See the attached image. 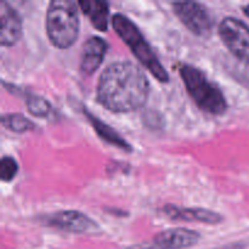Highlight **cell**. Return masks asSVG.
Here are the masks:
<instances>
[{"mask_svg":"<svg viewBox=\"0 0 249 249\" xmlns=\"http://www.w3.org/2000/svg\"><path fill=\"white\" fill-rule=\"evenodd\" d=\"M107 53V43L100 36H91L84 43L80 56V71L84 75L94 74L105 60Z\"/></svg>","mask_w":249,"mask_h":249,"instance_id":"obj_10","label":"cell"},{"mask_svg":"<svg viewBox=\"0 0 249 249\" xmlns=\"http://www.w3.org/2000/svg\"><path fill=\"white\" fill-rule=\"evenodd\" d=\"M243 12H245V14L249 17V5H247V6L243 7Z\"/></svg>","mask_w":249,"mask_h":249,"instance_id":"obj_17","label":"cell"},{"mask_svg":"<svg viewBox=\"0 0 249 249\" xmlns=\"http://www.w3.org/2000/svg\"><path fill=\"white\" fill-rule=\"evenodd\" d=\"M1 125L14 133H26L36 128V124L19 113L2 114Z\"/></svg>","mask_w":249,"mask_h":249,"instance_id":"obj_14","label":"cell"},{"mask_svg":"<svg viewBox=\"0 0 249 249\" xmlns=\"http://www.w3.org/2000/svg\"><path fill=\"white\" fill-rule=\"evenodd\" d=\"M179 74L189 95L202 111L214 116L225 113L228 102L223 91L199 68L184 63L179 67Z\"/></svg>","mask_w":249,"mask_h":249,"instance_id":"obj_4","label":"cell"},{"mask_svg":"<svg viewBox=\"0 0 249 249\" xmlns=\"http://www.w3.org/2000/svg\"><path fill=\"white\" fill-rule=\"evenodd\" d=\"M218 34L238 61L249 65V26L236 17H226L219 24Z\"/></svg>","mask_w":249,"mask_h":249,"instance_id":"obj_5","label":"cell"},{"mask_svg":"<svg viewBox=\"0 0 249 249\" xmlns=\"http://www.w3.org/2000/svg\"><path fill=\"white\" fill-rule=\"evenodd\" d=\"M150 95L147 75L130 61H116L99 78L97 101L114 113L135 112L145 106Z\"/></svg>","mask_w":249,"mask_h":249,"instance_id":"obj_1","label":"cell"},{"mask_svg":"<svg viewBox=\"0 0 249 249\" xmlns=\"http://www.w3.org/2000/svg\"><path fill=\"white\" fill-rule=\"evenodd\" d=\"M48 225L72 233H87L97 230V224L82 212L63 211L48 218Z\"/></svg>","mask_w":249,"mask_h":249,"instance_id":"obj_8","label":"cell"},{"mask_svg":"<svg viewBox=\"0 0 249 249\" xmlns=\"http://www.w3.org/2000/svg\"><path fill=\"white\" fill-rule=\"evenodd\" d=\"M201 235L186 228H174L158 233L146 242L136 243L125 249H187L197 245Z\"/></svg>","mask_w":249,"mask_h":249,"instance_id":"obj_6","label":"cell"},{"mask_svg":"<svg viewBox=\"0 0 249 249\" xmlns=\"http://www.w3.org/2000/svg\"><path fill=\"white\" fill-rule=\"evenodd\" d=\"M18 173V163L11 156H4L0 160V178L2 181L9 182L15 179Z\"/></svg>","mask_w":249,"mask_h":249,"instance_id":"obj_16","label":"cell"},{"mask_svg":"<svg viewBox=\"0 0 249 249\" xmlns=\"http://www.w3.org/2000/svg\"><path fill=\"white\" fill-rule=\"evenodd\" d=\"M112 27L118 34L119 38L129 46L139 62L160 83H167L169 80V74L163 67L162 62L158 60L157 55L152 50L150 44L143 36L142 32L131 21L129 17L123 14H116L112 17Z\"/></svg>","mask_w":249,"mask_h":249,"instance_id":"obj_3","label":"cell"},{"mask_svg":"<svg viewBox=\"0 0 249 249\" xmlns=\"http://www.w3.org/2000/svg\"><path fill=\"white\" fill-rule=\"evenodd\" d=\"M172 6L178 18L190 32L198 36H206L211 33L213 23L206 6L192 1L173 2Z\"/></svg>","mask_w":249,"mask_h":249,"instance_id":"obj_7","label":"cell"},{"mask_svg":"<svg viewBox=\"0 0 249 249\" xmlns=\"http://www.w3.org/2000/svg\"><path fill=\"white\" fill-rule=\"evenodd\" d=\"M165 215L173 220L196 221V223L216 225L223 221V216L219 213L206 208H185V207L168 204L163 208Z\"/></svg>","mask_w":249,"mask_h":249,"instance_id":"obj_11","label":"cell"},{"mask_svg":"<svg viewBox=\"0 0 249 249\" xmlns=\"http://www.w3.org/2000/svg\"><path fill=\"white\" fill-rule=\"evenodd\" d=\"M0 44L4 48L14 46L22 38V19L15 7L7 1H2L0 5Z\"/></svg>","mask_w":249,"mask_h":249,"instance_id":"obj_9","label":"cell"},{"mask_svg":"<svg viewBox=\"0 0 249 249\" xmlns=\"http://www.w3.org/2000/svg\"><path fill=\"white\" fill-rule=\"evenodd\" d=\"M24 100H26L27 109H28L32 116L45 118L51 112L50 102L46 99H44V97L34 94H27Z\"/></svg>","mask_w":249,"mask_h":249,"instance_id":"obj_15","label":"cell"},{"mask_svg":"<svg viewBox=\"0 0 249 249\" xmlns=\"http://www.w3.org/2000/svg\"><path fill=\"white\" fill-rule=\"evenodd\" d=\"M78 5L83 14L89 17L91 24L97 31L106 32L108 29V2L102 0H88V1H78Z\"/></svg>","mask_w":249,"mask_h":249,"instance_id":"obj_12","label":"cell"},{"mask_svg":"<svg viewBox=\"0 0 249 249\" xmlns=\"http://www.w3.org/2000/svg\"><path fill=\"white\" fill-rule=\"evenodd\" d=\"M84 114L87 116V119L89 121V123L91 124L92 129L96 131L97 135L102 139L106 142L111 143V145L116 146V147L122 148L124 151H133V147H131L130 143L125 140V139L122 138L111 125L106 124L105 122H102L101 119L97 118L96 116H94L92 113H90L89 111L85 109Z\"/></svg>","mask_w":249,"mask_h":249,"instance_id":"obj_13","label":"cell"},{"mask_svg":"<svg viewBox=\"0 0 249 249\" xmlns=\"http://www.w3.org/2000/svg\"><path fill=\"white\" fill-rule=\"evenodd\" d=\"M78 2L72 0H53L46 10V34L55 48H71L79 36L80 19Z\"/></svg>","mask_w":249,"mask_h":249,"instance_id":"obj_2","label":"cell"}]
</instances>
